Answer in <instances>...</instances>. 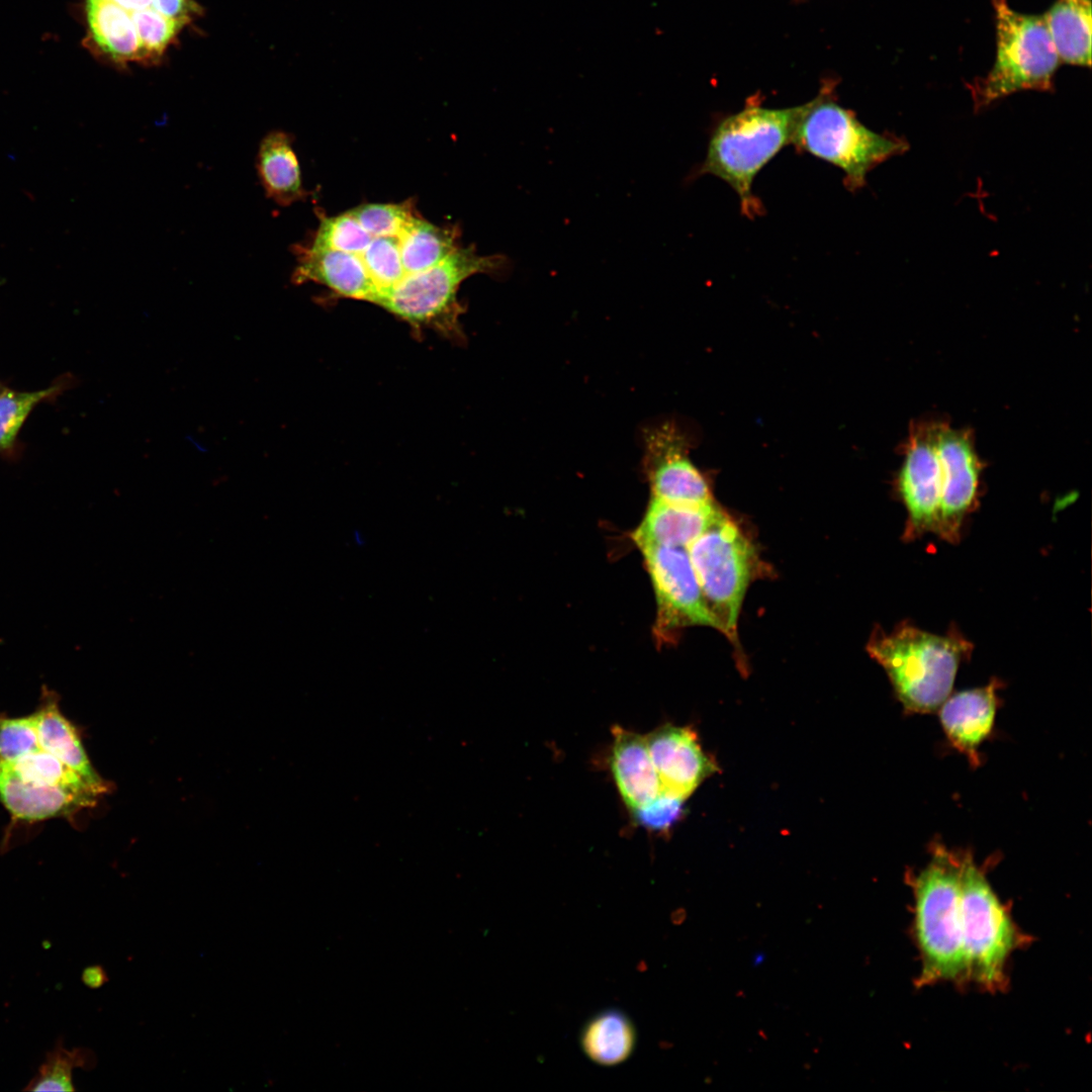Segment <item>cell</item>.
Instances as JSON below:
<instances>
[{"label": "cell", "instance_id": "ba28073f", "mask_svg": "<svg viewBox=\"0 0 1092 1092\" xmlns=\"http://www.w3.org/2000/svg\"><path fill=\"white\" fill-rule=\"evenodd\" d=\"M961 882L967 978L989 990L1002 989L1006 981L1005 964L1018 944V931L985 872L969 852L963 853Z\"/></svg>", "mask_w": 1092, "mask_h": 1092}, {"label": "cell", "instance_id": "d4e9b609", "mask_svg": "<svg viewBox=\"0 0 1092 1092\" xmlns=\"http://www.w3.org/2000/svg\"><path fill=\"white\" fill-rule=\"evenodd\" d=\"M68 382L63 378L40 390L19 391L5 387L0 392V455H16L18 435L29 415L40 402L60 395Z\"/></svg>", "mask_w": 1092, "mask_h": 1092}, {"label": "cell", "instance_id": "44dd1931", "mask_svg": "<svg viewBox=\"0 0 1092 1092\" xmlns=\"http://www.w3.org/2000/svg\"><path fill=\"white\" fill-rule=\"evenodd\" d=\"M1061 63L1091 66V0H1056L1042 14Z\"/></svg>", "mask_w": 1092, "mask_h": 1092}, {"label": "cell", "instance_id": "e575fe53", "mask_svg": "<svg viewBox=\"0 0 1092 1092\" xmlns=\"http://www.w3.org/2000/svg\"><path fill=\"white\" fill-rule=\"evenodd\" d=\"M81 979L90 989H98L108 982L107 973L100 965H92L85 968Z\"/></svg>", "mask_w": 1092, "mask_h": 1092}, {"label": "cell", "instance_id": "9c48e42d", "mask_svg": "<svg viewBox=\"0 0 1092 1092\" xmlns=\"http://www.w3.org/2000/svg\"><path fill=\"white\" fill-rule=\"evenodd\" d=\"M656 602L654 633L663 642L690 626L718 629L698 582L687 548L662 545L639 547Z\"/></svg>", "mask_w": 1092, "mask_h": 1092}, {"label": "cell", "instance_id": "4fadbf2b", "mask_svg": "<svg viewBox=\"0 0 1092 1092\" xmlns=\"http://www.w3.org/2000/svg\"><path fill=\"white\" fill-rule=\"evenodd\" d=\"M645 737L661 791L686 800L716 770L689 728L664 725Z\"/></svg>", "mask_w": 1092, "mask_h": 1092}, {"label": "cell", "instance_id": "5bb4252c", "mask_svg": "<svg viewBox=\"0 0 1092 1092\" xmlns=\"http://www.w3.org/2000/svg\"><path fill=\"white\" fill-rule=\"evenodd\" d=\"M1000 687L993 678L984 687L950 694L937 709L948 742L974 766L980 763L979 747L993 731Z\"/></svg>", "mask_w": 1092, "mask_h": 1092}, {"label": "cell", "instance_id": "e0dca14e", "mask_svg": "<svg viewBox=\"0 0 1092 1092\" xmlns=\"http://www.w3.org/2000/svg\"><path fill=\"white\" fill-rule=\"evenodd\" d=\"M610 765L625 805L634 811L661 791L646 737L620 726L612 728Z\"/></svg>", "mask_w": 1092, "mask_h": 1092}, {"label": "cell", "instance_id": "f546056e", "mask_svg": "<svg viewBox=\"0 0 1092 1092\" xmlns=\"http://www.w3.org/2000/svg\"><path fill=\"white\" fill-rule=\"evenodd\" d=\"M371 239L372 236L348 210L337 216H322L318 229L309 245L359 255L366 249Z\"/></svg>", "mask_w": 1092, "mask_h": 1092}, {"label": "cell", "instance_id": "2e32d148", "mask_svg": "<svg viewBox=\"0 0 1092 1092\" xmlns=\"http://www.w3.org/2000/svg\"><path fill=\"white\" fill-rule=\"evenodd\" d=\"M720 512L713 502L671 503L651 496L632 539L638 548L645 545L687 548L706 531Z\"/></svg>", "mask_w": 1092, "mask_h": 1092}, {"label": "cell", "instance_id": "1f68e13d", "mask_svg": "<svg viewBox=\"0 0 1092 1092\" xmlns=\"http://www.w3.org/2000/svg\"><path fill=\"white\" fill-rule=\"evenodd\" d=\"M40 749L34 713L19 718L0 717V761H11Z\"/></svg>", "mask_w": 1092, "mask_h": 1092}, {"label": "cell", "instance_id": "ffe728a7", "mask_svg": "<svg viewBox=\"0 0 1092 1092\" xmlns=\"http://www.w3.org/2000/svg\"><path fill=\"white\" fill-rule=\"evenodd\" d=\"M256 169L266 195L277 204L287 206L306 195L292 136L287 132L273 130L262 139Z\"/></svg>", "mask_w": 1092, "mask_h": 1092}, {"label": "cell", "instance_id": "74e56055", "mask_svg": "<svg viewBox=\"0 0 1092 1092\" xmlns=\"http://www.w3.org/2000/svg\"><path fill=\"white\" fill-rule=\"evenodd\" d=\"M5 388L4 384L0 381V392Z\"/></svg>", "mask_w": 1092, "mask_h": 1092}, {"label": "cell", "instance_id": "8fae6325", "mask_svg": "<svg viewBox=\"0 0 1092 1092\" xmlns=\"http://www.w3.org/2000/svg\"><path fill=\"white\" fill-rule=\"evenodd\" d=\"M936 445L942 487L935 534L948 543H958L965 519L979 502L983 463L971 430L956 429L945 421H938Z\"/></svg>", "mask_w": 1092, "mask_h": 1092}, {"label": "cell", "instance_id": "6da1fadb", "mask_svg": "<svg viewBox=\"0 0 1092 1092\" xmlns=\"http://www.w3.org/2000/svg\"><path fill=\"white\" fill-rule=\"evenodd\" d=\"M869 654L884 668L907 713L937 711L951 694L959 666L973 644L957 629L937 635L902 622L874 633Z\"/></svg>", "mask_w": 1092, "mask_h": 1092}, {"label": "cell", "instance_id": "8992f818", "mask_svg": "<svg viewBox=\"0 0 1092 1092\" xmlns=\"http://www.w3.org/2000/svg\"><path fill=\"white\" fill-rule=\"evenodd\" d=\"M507 263L503 255L481 256L472 246H459L435 266L403 278L379 306L415 332L431 329L460 339L462 306L457 292L461 283L474 274L499 273Z\"/></svg>", "mask_w": 1092, "mask_h": 1092}, {"label": "cell", "instance_id": "ac0fdd59", "mask_svg": "<svg viewBox=\"0 0 1092 1092\" xmlns=\"http://www.w3.org/2000/svg\"><path fill=\"white\" fill-rule=\"evenodd\" d=\"M0 802L17 820L35 822L69 816L96 800L59 787L23 781L0 762Z\"/></svg>", "mask_w": 1092, "mask_h": 1092}, {"label": "cell", "instance_id": "83f0119b", "mask_svg": "<svg viewBox=\"0 0 1092 1092\" xmlns=\"http://www.w3.org/2000/svg\"><path fill=\"white\" fill-rule=\"evenodd\" d=\"M96 1065L95 1054L85 1048L66 1049L59 1040L47 1053L37 1073L28 1082L25 1091H75L73 1071L77 1068L90 1070Z\"/></svg>", "mask_w": 1092, "mask_h": 1092}, {"label": "cell", "instance_id": "4316f807", "mask_svg": "<svg viewBox=\"0 0 1092 1092\" xmlns=\"http://www.w3.org/2000/svg\"><path fill=\"white\" fill-rule=\"evenodd\" d=\"M403 232V231H402ZM401 232V233H402ZM372 236L359 255L374 289V304L378 305L405 277L401 264L400 236Z\"/></svg>", "mask_w": 1092, "mask_h": 1092}, {"label": "cell", "instance_id": "9a60e30c", "mask_svg": "<svg viewBox=\"0 0 1092 1092\" xmlns=\"http://www.w3.org/2000/svg\"><path fill=\"white\" fill-rule=\"evenodd\" d=\"M297 265L292 281L323 284L341 297L373 302L374 289L363 263L355 254L311 245L293 247Z\"/></svg>", "mask_w": 1092, "mask_h": 1092}, {"label": "cell", "instance_id": "603a6c76", "mask_svg": "<svg viewBox=\"0 0 1092 1092\" xmlns=\"http://www.w3.org/2000/svg\"><path fill=\"white\" fill-rule=\"evenodd\" d=\"M580 1044L593 1062L601 1066H615L631 1056L636 1044V1030L624 1012L605 1010L585 1023Z\"/></svg>", "mask_w": 1092, "mask_h": 1092}, {"label": "cell", "instance_id": "484cf974", "mask_svg": "<svg viewBox=\"0 0 1092 1092\" xmlns=\"http://www.w3.org/2000/svg\"><path fill=\"white\" fill-rule=\"evenodd\" d=\"M0 762L23 781L59 787L95 800L101 795L79 774L43 749Z\"/></svg>", "mask_w": 1092, "mask_h": 1092}, {"label": "cell", "instance_id": "7402d4cb", "mask_svg": "<svg viewBox=\"0 0 1092 1092\" xmlns=\"http://www.w3.org/2000/svg\"><path fill=\"white\" fill-rule=\"evenodd\" d=\"M89 36L96 49L117 64L139 61V38L128 11L112 0H87Z\"/></svg>", "mask_w": 1092, "mask_h": 1092}, {"label": "cell", "instance_id": "3957f363", "mask_svg": "<svg viewBox=\"0 0 1092 1092\" xmlns=\"http://www.w3.org/2000/svg\"><path fill=\"white\" fill-rule=\"evenodd\" d=\"M931 853L927 866L911 880L914 932L922 959L919 986L968 979L961 909L963 853L939 843Z\"/></svg>", "mask_w": 1092, "mask_h": 1092}, {"label": "cell", "instance_id": "52a82bcc", "mask_svg": "<svg viewBox=\"0 0 1092 1092\" xmlns=\"http://www.w3.org/2000/svg\"><path fill=\"white\" fill-rule=\"evenodd\" d=\"M687 551L718 630L735 641L739 611L757 562L751 542L721 511Z\"/></svg>", "mask_w": 1092, "mask_h": 1092}, {"label": "cell", "instance_id": "d590c367", "mask_svg": "<svg viewBox=\"0 0 1092 1092\" xmlns=\"http://www.w3.org/2000/svg\"><path fill=\"white\" fill-rule=\"evenodd\" d=\"M128 12L140 11L153 7V0H112Z\"/></svg>", "mask_w": 1092, "mask_h": 1092}, {"label": "cell", "instance_id": "277c9868", "mask_svg": "<svg viewBox=\"0 0 1092 1092\" xmlns=\"http://www.w3.org/2000/svg\"><path fill=\"white\" fill-rule=\"evenodd\" d=\"M792 144L839 168L844 185L851 191L866 185L867 175L875 167L908 149L904 140L868 128L826 90L800 105Z\"/></svg>", "mask_w": 1092, "mask_h": 1092}, {"label": "cell", "instance_id": "d6986e66", "mask_svg": "<svg viewBox=\"0 0 1092 1092\" xmlns=\"http://www.w3.org/2000/svg\"><path fill=\"white\" fill-rule=\"evenodd\" d=\"M34 716L41 749L79 774L98 793H105L107 785L92 766L76 728L61 713L57 695L43 688L41 705Z\"/></svg>", "mask_w": 1092, "mask_h": 1092}, {"label": "cell", "instance_id": "cb8c5ba5", "mask_svg": "<svg viewBox=\"0 0 1092 1092\" xmlns=\"http://www.w3.org/2000/svg\"><path fill=\"white\" fill-rule=\"evenodd\" d=\"M457 238L454 228L439 226L415 215L400 236L401 264L405 277L425 271L445 259L459 247Z\"/></svg>", "mask_w": 1092, "mask_h": 1092}, {"label": "cell", "instance_id": "4dcf8cb0", "mask_svg": "<svg viewBox=\"0 0 1092 1092\" xmlns=\"http://www.w3.org/2000/svg\"><path fill=\"white\" fill-rule=\"evenodd\" d=\"M360 224L374 237L397 236L416 215L413 203H366L350 210Z\"/></svg>", "mask_w": 1092, "mask_h": 1092}, {"label": "cell", "instance_id": "8d00e7d4", "mask_svg": "<svg viewBox=\"0 0 1092 1092\" xmlns=\"http://www.w3.org/2000/svg\"><path fill=\"white\" fill-rule=\"evenodd\" d=\"M764 959H765L764 953H762V952L756 953L753 957L752 965L754 967L759 966L764 961Z\"/></svg>", "mask_w": 1092, "mask_h": 1092}, {"label": "cell", "instance_id": "f1b7e54d", "mask_svg": "<svg viewBox=\"0 0 1092 1092\" xmlns=\"http://www.w3.org/2000/svg\"><path fill=\"white\" fill-rule=\"evenodd\" d=\"M130 15L139 38V62L143 63L160 60L183 26L154 7L131 12Z\"/></svg>", "mask_w": 1092, "mask_h": 1092}, {"label": "cell", "instance_id": "836d02e7", "mask_svg": "<svg viewBox=\"0 0 1092 1092\" xmlns=\"http://www.w3.org/2000/svg\"><path fill=\"white\" fill-rule=\"evenodd\" d=\"M153 7L183 25L190 22L200 10L193 0H153Z\"/></svg>", "mask_w": 1092, "mask_h": 1092}, {"label": "cell", "instance_id": "d6a6232c", "mask_svg": "<svg viewBox=\"0 0 1092 1092\" xmlns=\"http://www.w3.org/2000/svg\"><path fill=\"white\" fill-rule=\"evenodd\" d=\"M685 799L660 791L646 805L632 811L634 819L641 826L654 831L668 829L679 818Z\"/></svg>", "mask_w": 1092, "mask_h": 1092}, {"label": "cell", "instance_id": "7a4b0ae2", "mask_svg": "<svg viewBox=\"0 0 1092 1092\" xmlns=\"http://www.w3.org/2000/svg\"><path fill=\"white\" fill-rule=\"evenodd\" d=\"M800 106L767 108L747 104L723 118L712 130L706 158L694 177L710 174L738 195L743 215L754 218L762 208L752 192L760 170L792 144Z\"/></svg>", "mask_w": 1092, "mask_h": 1092}, {"label": "cell", "instance_id": "30bf717a", "mask_svg": "<svg viewBox=\"0 0 1092 1092\" xmlns=\"http://www.w3.org/2000/svg\"><path fill=\"white\" fill-rule=\"evenodd\" d=\"M938 420L916 421L909 429L904 459L897 475L896 488L907 512L906 542L926 533H936L942 474L936 445Z\"/></svg>", "mask_w": 1092, "mask_h": 1092}, {"label": "cell", "instance_id": "5b68a950", "mask_svg": "<svg viewBox=\"0 0 1092 1092\" xmlns=\"http://www.w3.org/2000/svg\"><path fill=\"white\" fill-rule=\"evenodd\" d=\"M996 55L991 70L969 85L976 109L1023 90L1051 91L1061 61L1042 15L993 0Z\"/></svg>", "mask_w": 1092, "mask_h": 1092}, {"label": "cell", "instance_id": "7c38bea8", "mask_svg": "<svg viewBox=\"0 0 1092 1092\" xmlns=\"http://www.w3.org/2000/svg\"><path fill=\"white\" fill-rule=\"evenodd\" d=\"M643 465L653 497L671 503L704 504L712 500L703 474L688 456L685 437L672 425L648 429Z\"/></svg>", "mask_w": 1092, "mask_h": 1092}]
</instances>
